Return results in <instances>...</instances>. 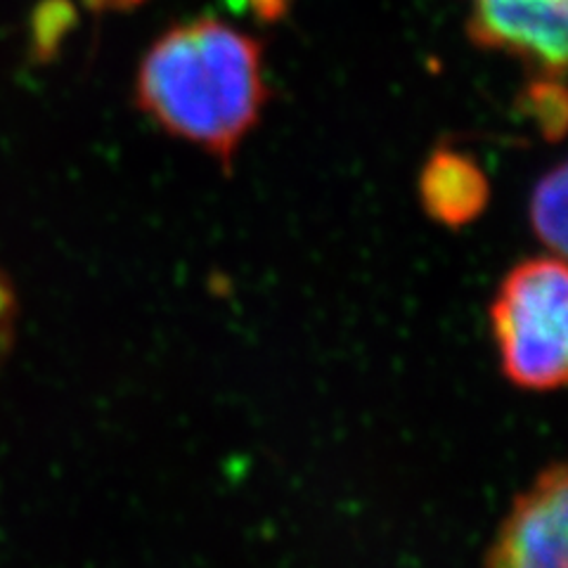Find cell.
Returning a JSON list of instances; mask_svg holds the SVG:
<instances>
[{"label": "cell", "instance_id": "6da1fadb", "mask_svg": "<svg viewBox=\"0 0 568 568\" xmlns=\"http://www.w3.org/2000/svg\"><path fill=\"white\" fill-rule=\"evenodd\" d=\"M135 98L166 133L200 145L230 173L268 98L261 45L216 17L175 27L142 60Z\"/></svg>", "mask_w": 568, "mask_h": 568}, {"label": "cell", "instance_id": "8fae6325", "mask_svg": "<svg viewBox=\"0 0 568 568\" xmlns=\"http://www.w3.org/2000/svg\"><path fill=\"white\" fill-rule=\"evenodd\" d=\"M85 3L93 10H131L140 6L142 0H85Z\"/></svg>", "mask_w": 568, "mask_h": 568}, {"label": "cell", "instance_id": "7a4b0ae2", "mask_svg": "<svg viewBox=\"0 0 568 568\" xmlns=\"http://www.w3.org/2000/svg\"><path fill=\"white\" fill-rule=\"evenodd\" d=\"M490 332L509 384L552 394L568 377L566 258L540 254L511 265L490 301Z\"/></svg>", "mask_w": 568, "mask_h": 568}, {"label": "cell", "instance_id": "7c38bea8", "mask_svg": "<svg viewBox=\"0 0 568 568\" xmlns=\"http://www.w3.org/2000/svg\"><path fill=\"white\" fill-rule=\"evenodd\" d=\"M225 6L233 12H242L246 8V0H225Z\"/></svg>", "mask_w": 568, "mask_h": 568}, {"label": "cell", "instance_id": "5b68a950", "mask_svg": "<svg viewBox=\"0 0 568 568\" xmlns=\"http://www.w3.org/2000/svg\"><path fill=\"white\" fill-rule=\"evenodd\" d=\"M419 202L443 227H467L490 202V183L471 156L438 148L419 173Z\"/></svg>", "mask_w": 568, "mask_h": 568}, {"label": "cell", "instance_id": "30bf717a", "mask_svg": "<svg viewBox=\"0 0 568 568\" xmlns=\"http://www.w3.org/2000/svg\"><path fill=\"white\" fill-rule=\"evenodd\" d=\"M258 22H277L287 14V0H246Z\"/></svg>", "mask_w": 568, "mask_h": 568}, {"label": "cell", "instance_id": "3957f363", "mask_svg": "<svg viewBox=\"0 0 568 568\" xmlns=\"http://www.w3.org/2000/svg\"><path fill=\"white\" fill-rule=\"evenodd\" d=\"M484 568H568V471L547 465L497 528Z\"/></svg>", "mask_w": 568, "mask_h": 568}, {"label": "cell", "instance_id": "8992f818", "mask_svg": "<svg viewBox=\"0 0 568 568\" xmlns=\"http://www.w3.org/2000/svg\"><path fill=\"white\" fill-rule=\"evenodd\" d=\"M568 171L559 162L549 169L532 187L528 204V221L532 237H536L547 254H566V197H568Z\"/></svg>", "mask_w": 568, "mask_h": 568}, {"label": "cell", "instance_id": "277c9868", "mask_svg": "<svg viewBox=\"0 0 568 568\" xmlns=\"http://www.w3.org/2000/svg\"><path fill=\"white\" fill-rule=\"evenodd\" d=\"M469 36L476 45L507 50L547 77L566 71V0H471Z\"/></svg>", "mask_w": 568, "mask_h": 568}, {"label": "cell", "instance_id": "9c48e42d", "mask_svg": "<svg viewBox=\"0 0 568 568\" xmlns=\"http://www.w3.org/2000/svg\"><path fill=\"white\" fill-rule=\"evenodd\" d=\"M17 325H20V298L10 275L0 265V365L8 361L17 342Z\"/></svg>", "mask_w": 568, "mask_h": 568}, {"label": "cell", "instance_id": "52a82bcc", "mask_svg": "<svg viewBox=\"0 0 568 568\" xmlns=\"http://www.w3.org/2000/svg\"><path fill=\"white\" fill-rule=\"evenodd\" d=\"M521 110L536 121L542 138L549 142H559L566 133L568 102L564 81L557 77L532 79L519 98Z\"/></svg>", "mask_w": 568, "mask_h": 568}, {"label": "cell", "instance_id": "ba28073f", "mask_svg": "<svg viewBox=\"0 0 568 568\" xmlns=\"http://www.w3.org/2000/svg\"><path fill=\"white\" fill-rule=\"evenodd\" d=\"M79 12L71 0H43L31 20V58L50 62L58 55L67 33L77 27Z\"/></svg>", "mask_w": 568, "mask_h": 568}]
</instances>
